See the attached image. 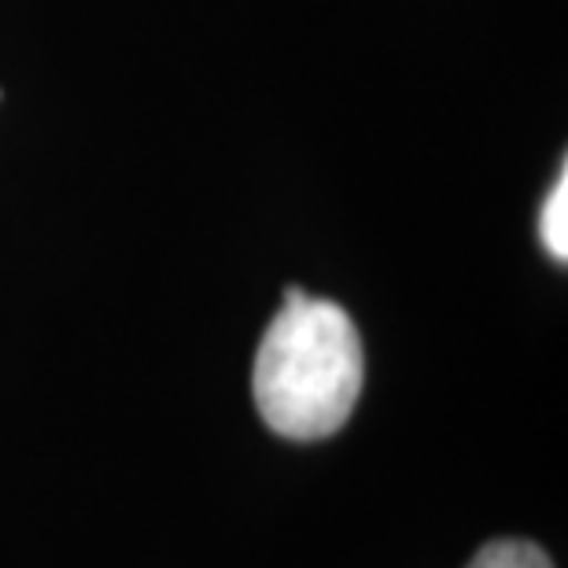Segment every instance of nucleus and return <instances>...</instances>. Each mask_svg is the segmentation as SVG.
I'll return each mask as SVG.
<instances>
[{"label":"nucleus","mask_w":568,"mask_h":568,"mask_svg":"<svg viewBox=\"0 0 568 568\" xmlns=\"http://www.w3.org/2000/svg\"><path fill=\"white\" fill-rule=\"evenodd\" d=\"M366 355L351 314L303 288L284 292L281 314L255 351L252 392L258 417L284 439L311 443L347 425L358 403Z\"/></svg>","instance_id":"f257e3e1"},{"label":"nucleus","mask_w":568,"mask_h":568,"mask_svg":"<svg viewBox=\"0 0 568 568\" xmlns=\"http://www.w3.org/2000/svg\"><path fill=\"white\" fill-rule=\"evenodd\" d=\"M465 568H554L547 550L528 539H495L480 547V554Z\"/></svg>","instance_id":"f03ea898"},{"label":"nucleus","mask_w":568,"mask_h":568,"mask_svg":"<svg viewBox=\"0 0 568 568\" xmlns=\"http://www.w3.org/2000/svg\"><path fill=\"white\" fill-rule=\"evenodd\" d=\"M539 236H542V247H547L558 263H565L568 258V170H561L558 185L550 189L547 203H542Z\"/></svg>","instance_id":"7ed1b4c3"}]
</instances>
